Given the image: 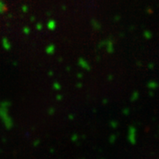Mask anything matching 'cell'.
Listing matches in <instances>:
<instances>
[{
  "instance_id": "cell-1",
  "label": "cell",
  "mask_w": 159,
  "mask_h": 159,
  "mask_svg": "<svg viewBox=\"0 0 159 159\" xmlns=\"http://www.w3.org/2000/svg\"><path fill=\"white\" fill-rule=\"evenodd\" d=\"M128 140L132 144H134L136 142V130L134 126H131L129 128L128 132Z\"/></svg>"
},
{
  "instance_id": "cell-2",
  "label": "cell",
  "mask_w": 159,
  "mask_h": 159,
  "mask_svg": "<svg viewBox=\"0 0 159 159\" xmlns=\"http://www.w3.org/2000/svg\"><path fill=\"white\" fill-rule=\"evenodd\" d=\"M55 26V22L54 21H50V22L49 23V28H50V29H53Z\"/></svg>"
},
{
  "instance_id": "cell-3",
  "label": "cell",
  "mask_w": 159,
  "mask_h": 159,
  "mask_svg": "<svg viewBox=\"0 0 159 159\" xmlns=\"http://www.w3.org/2000/svg\"><path fill=\"white\" fill-rule=\"evenodd\" d=\"M149 88H156V83L150 82V83L149 84Z\"/></svg>"
}]
</instances>
